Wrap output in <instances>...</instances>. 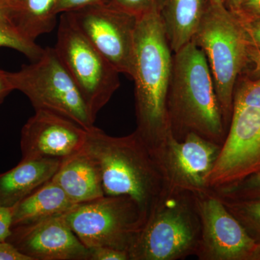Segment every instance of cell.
Segmentation results:
<instances>
[{"label":"cell","mask_w":260,"mask_h":260,"mask_svg":"<svg viewBox=\"0 0 260 260\" xmlns=\"http://www.w3.org/2000/svg\"><path fill=\"white\" fill-rule=\"evenodd\" d=\"M106 2L139 18L151 12L160 13L165 0H106Z\"/></svg>","instance_id":"obj_23"},{"label":"cell","mask_w":260,"mask_h":260,"mask_svg":"<svg viewBox=\"0 0 260 260\" xmlns=\"http://www.w3.org/2000/svg\"><path fill=\"white\" fill-rule=\"evenodd\" d=\"M213 191L223 200L260 201V169L240 180Z\"/></svg>","instance_id":"obj_22"},{"label":"cell","mask_w":260,"mask_h":260,"mask_svg":"<svg viewBox=\"0 0 260 260\" xmlns=\"http://www.w3.org/2000/svg\"><path fill=\"white\" fill-rule=\"evenodd\" d=\"M90 260H130L129 253L110 247L88 249Z\"/></svg>","instance_id":"obj_24"},{"label":"cell","mask_w":260,"mask_h":260,"mask_svg":"<svg viewBox=\"0 0 260 260\" xmlns=\"http://www.w3.org/2000/svg\"><path fill=\"white\" fill-rule=\"evenodd\" d=\"M57 0H5L7 18L24 37L37 38L54 30Z\"/></svg>","instance_id":"obj_18"},{"label":"cell","mask_w":260,"mask_h":260,"mask_svg":"<svg viewBox=\"0 0 260 260\" xmlns=\"http://www.w3.org/2000/svg\"><path fill=\"white\" fill-rule=\"evenodd\" d=\"M251 60L258 61L260 63V54L253 49H251Z\"/></svg>","instance_id":"obj_33"},{"label":"cell","mask_w":260,"mask_h":260,"mask_svg":"<svg viewBox=\"0 0 260 260\" xmlns=\"http://www.w3.org/2000/svg\"><path fill=\"white\" fill-rule=\"evenodd\" d=\"M32 260H90V251L68 225L64 214L12 228L7 239Z\"/></svg>","instance_id":"obj_14"},{"label":"cell","mask_w":260,"mask_h":260,"mask_svg":"<svg viewBox=\"0 0 260 260\" xmlns=\"http://www.w3.org/2000/svg\"><path fill=\"white\" fill-rule=\"evenodd\" d=\"M241 20L245 29L251 49L260 54V18Z\"/></svg>","instance_id":"obj_26"},{"label":"cell","mask_w":260,"mask_h":260,"mask_svg":"<svg viewBox=\"0 0 260 260\" xmlns=\"http://www.w3.org/2000/svg\"><path fill=\"white\" fill-rule=\"evenodd\" d=\"M221 147L190 133L182 141L171 134L161 145L150 150L161 169L169 191L196 194L210 189L207 181Z\"/></svg>","instance_id":"obj_12"},{"label":"cell","mask_w":260,"mask_h":260,"mask_svg":"<svg viewBox=\"0 0 260 260\" xmlns=\"http://www.w3.org/2000/svg\"><path fill=\"white\" fill-rule=\"evenodd\" d=\"M204 5V0H165L160 16L173 52L191 42Z\"/></svg>","instance_id":"obj_19"},{"label":"cell","mask_w":260,"mask_h":260,"mask_svg":"<svg viewBox=\"0 0 260 260\" xmlns=\"http://www.w3.org/2000/svg\"><path fill=\"white\" fill-rule=\"evenodd\" d=\"M252 64L254 76L245 70L236 84L230 125L207 181L212 190L260 169V63L252 61Z\"/></svg>","instance_id":"obj_5"},{"label":"cell","mask_w":260,"mask_h":260,"mask_svg":"<svg viewBox=\"0 0 260 260\" xmlns=\"http://www.w3.org/2000/svg\"><path fill=\"white\" fill-rule=\"evenodd\" d=\"M243 0H222V3L226 9L237 15L240 9Z\"/></svg>","instance_id":"obj_31"},{"label":"cell","mask_w":260,"mask_h":260,"mask_svg":"<svg viewBox=\"0 0 260 260\" xmlns=\"http://www.w3.org/2000/svg\"><path fill=\"white\" fill-rule=\"evenodd\" d=\"M194 195L201 225L198 259L254 260L259 244L218 195L211 189Z\"/></svg>","instance_id":"obj_11"},{"label":"cell","mask_w":260,"mask_h":260,"mask_svg":"<svg viewBox=\"0 0 260 260\" xmlns=\"http://www.w3.org/2000/svg\"><path fill=\"white\" fill-rule=\"evenodd\" d=\"M201 225L194 195L169 191L147 219L129 251L130 260H179L195 256Z\"/></svg>","instance_id":"obj_6"},{"label":"cell","mask_w":260,"mask_h":260,"mask_svg":"<svg viewBox=\"0 0 260 260\" xmlns=\"http://www.w3.org/2000/svg\"><path fill=\"white\" fill-rule=\"evenodd\" d=\"M206 3H210V4H223L222 0H204Z\"/></svg>","instance_id":"obj_34"},{"label":"cell","mask_w":260,"mask_h":260,"mask_svg":"<svg viewBox=\"0 0 260 260\" xmlns=\"http://www.w3.org/2000/svg\"><path fill=\"white\" fill-rule=\"evenodd\" d=\"M13 90L14 88L10 82L9 73L0 70V104Z\"/></svg>","instance_id":"obj_30"},{"label":"cell","mask_w":260,"mask_h":260,"mask_svg":"<svg viewBox=\"0 0 260 260\" xmlns=\"http://www.w3.org/2000/svg\"><path fill=\"white\" fill-rule=\"evenodd\" d=\"M13 207L0 206V241L8 239L11 234Z\"/></svg>","instance_id":"obj_28"},{"label":"cell","mask_w":260,"mask_h":260,"mask_svg":"<svg viewBox=\"0 0 260 260\" xmlns=\"http://www.w3.org/2000/svg\"><path fill=\"white\" fill-rule=\"evenodd\" d=\"M88 249L110 247L129 253L145 222L136 203L126 196H104L80 203L64 214Z\"/></svg>","instance_id":"obj_9"},{"label":"cell","mask_w":260,"mask_h":260,"mask_svg":"<svg viewBox=\"0 0 260 260\" xmlns=\"http://www.w3.org/2000/svg\"><path fill=\"white\" fill-rule=\"evenodd\" d=\"M69 14L89 42L119 73L132 78L138 18L106 1Z\"/></svg>","instance_id":"obj_10"},{"label":"cell","mask_w":260,"mask_h":260,"mask_svg":"<svg viewBox=\"0 0 260 260\" xmlns=\"http://www.w3.org/2000/svg\"><path fill=\"white\" fill-rule=\"evenodd\" d=\"M106 0H57L55 7L56 15L75 11L90 5L100 4Z\"/></svg>","instance_id":"obj_25"},{"label":"cell","mask_w":260,"mask_h":260,"mask_svg":"<svg viewBox=\"0 0 260 260\" xmlns=\"http://www.w3.org/2000/svg\"><path fill=\"white\" fill-rule=\"evenodd\" d=\"M85 147L99 164L104 194L134 200L145 223L169 189L158 161L139 133L135 130L113 137L94 126L88 129Z\"/></svg>","instance_id":"obj_1"},{"label":"cell","mask_w":260,"mask_h":260,"mask_svg":"<svg viewBox=\"0 0 260 260\" xmlns=\"http://www.w3.org/2000/svg\"><path fill=\"white\" fill-rule=\"evenodd\" d=\"M61 162L50 158L21 160L17 167L0 174V206H14L50 181Z\"/></svg>","instance_id":"obj_16"},{"label":"cell","mask_w":260,"mask_h":260,"mask_svg":"<svg viewBox=\"0 0 260 260\" xmlns=\"http://www.w3.org/2000/svg\"><path fill=\"white\" fill-rule=\"evenodd\" d=\"M9 78L14 90L25 94L35 111L54 113L87 130L93 127L95 120L54 48H45L37 61L9 73Z\"/></svg>","instance_id":"obj_7"},{"label":"cell","mask_w":260,"mask_h":260,"mask_svg":"<svg viewBox=\"0 0 260 260\" xmlns=\"http://www.w3.org/2000/svg\"><path fill=\"white\" fill-rule=\"evenodd\" d=\"M54 48L95 120L120 86V73L89 42L69 13L60 15Z\"/></svg>","instance_id":"obj_8"},{"label":"cell","mask_w":260,"mask_h":260,"mask_svg":"<svg viewBox=\"0 0 260 260\" xmlns=\"http://www.w3.org/2000/svg\"><path fill=\"white\" fill-rule=\"evenodd\" d=\"M191 42L204 53L227 132L236 84L251 63V47L242 20L223 4L205 2Z\"/></svg>","instance_id":"obj_4"},{"label":"cell","mask_w":260,"mask_h":260,"mask_svg":"<svg viewBox=\"0 0 260 260\" xmlns=\"http://www.w3.org/2000/svg\"><path fill=\"white\" fill-rule=\"evenodd\" d=\"M167 114L172 136L194 133L223 145L227 135L204 53L192 42L173 54Z\"/></svg>","instance_id":"obj_3"},{"label":"cell","mask_w":260,"mask_h":260,"mask_svg":"<svg viewBox=\"0 0 260 260\" xmlns=\"http://www.w3.org/2000/svg\"><path fill=\"white\" fill-rule=\"evenodd\" d=\"M254 260H260V245H259V249H258L257 251H256V254L255 257H254Z\"/></svg>","instance_id":"obj_35"},{"label":"cell","mask_w":260,"mask_h":260,"mask_svg":"<svg viewBox=\"0 0 260 260\" xmlns=\"http://www.w3.org/2000/svg\"><path fill=\"white\" fill-rule=\"evenodd\" d=\"M173 52L158 12L138 18L135 36L134 68L137 129L150 149L161 145L172 133L167 99Z\"/></svg>","instance_id":"obj_2"},{"label":"cell","mask_w":260,"mask_h":260,"mask_svg":"<svg viewBox=\"0 0 260 260\" xmlns=\"http://www.w3.org/2000/svg\"><path fill=\"white\" fill-rule=\"evenodd\" d=\"M0 20L8 22V18H7L6 9H5V0H0Z\"/></svg>","instance_id":"obj_32"},{"label":"cell","mask_w":260,"mask_h":260,"mask_svg":"<svg viewBox=\"0 0 260 260\" xmlns=\"http://www.w3.org/2000/svg\"><path fill=\"white\" fill-rule=\"evenodd\" d=\"M221 200L248 234L260 245V201Z\"/></svg>","instance_id":"obj_20"},{"label":"cell","mask_w":260,"mask_h":260,"mask_svg":"<svg viewBox=\"0 0 260 260\" xmlns=\"http://www.w3.org/2000/svg\"><path fill=\"white\" fill-rule=\"evenodd\" d=\"M75 205L60 186L51 179L13 207L12 228L62 215Z\"/></svg>","instance_id":"obj_17"},{"label":"cell","mask_w":260,"mask_h":260,"mask_svg":"<svg viewBox=\"0 0 260 260\" xmlns=\"http://www.w3.org/2000/svg\"><path fill=\"white\" fill-rule=\"evenodd\" d=\"M0 260H32L8 241H0Z\"/></svg>","instance_id":"obj_29"},{"label":"cell","mask_w":260,"mask_h":260,"mask_svg":"<svg viewBox=\"0 0 260 260\" xmlns=\"http://www.w3.org/2000/svg\"><path fill=\"white\" fill-rule=\"evenodd\" d=\"M51 180L60 186L75 205L105 196L99 164L85 146L78 153L63 159Z\"/></svg>","instance_id":"obj_15"},{"label":"cell","mask_w":260,"mask_h":260,"mask_svg":"<svg viewBox=\"0 0 260 260\" xmlns=\"http://www.w3.org/2000/svg\"><path fill=\"white\" fill-rule=\"evenodd\" d=\"M237 15L244 20L259 18L260 0H243Z\"/></svg>","instance_id":"obj_27"},{"label":"cell","mask_w":260,"mask_h":260,"mask_svg":"<svg viewBox=\"0 0 260 260\" xmlns=\"http://www.w3.org/2000/svg\"><path fill=\"white\" fill-rule=\"evenodd\" d=\"M7 47L22 53L30 61H37L44 53V48L23 34L8 22L0 20V48Z\"/></svg>","instance_id":"obj_21"},{"label":"cell","mask_w":260,"mask_h":260,"mask_svg":"<svg viewBox=\"0 0 260 260\" xmlns=\"http://www.w3.org/2000/svg\"><path fill=\"white\" fill-rule=\"evenodd\" d=\"M88 130L74 121L45 110H36L21 130L22 160L63 159L86 144Z\"/></svg>","instance_id":"obj_13"}]
</instances>
